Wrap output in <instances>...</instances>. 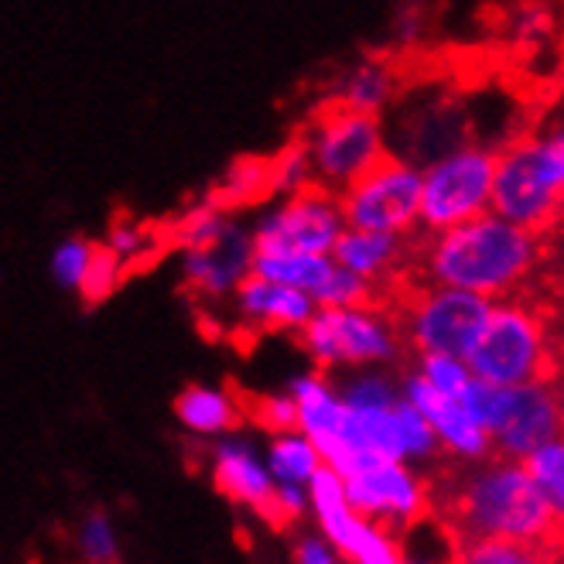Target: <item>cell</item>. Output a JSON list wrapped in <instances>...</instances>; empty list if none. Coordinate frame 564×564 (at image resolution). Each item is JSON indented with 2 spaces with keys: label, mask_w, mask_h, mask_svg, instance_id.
<instances>
[{
  "label": "cell",
  "mask_w": 564,
  "mask_h": 564,
  "mask_svg": "<svg viewBox=\"0 0 564 564\" xmlns=\"http://www.w3.org/2000/svg\"><path fill=\"white\" fill-rule=\"evenodd\" d=\"M427 500L455 544L507 541L564 557V523L527 476L523 462L500 455L458 462V469L427 482Z\"/></svg>",
  "instance_id": "6da1fadb"
},
{
  "label": "cell",
  "mask_w": 564,
  "mask_h": 564,
  "mask_svg": "<svg viewBox=\"0 0 564 564\" xmlns=\"http://www.w3.org/2000/svg\"><path fill=\"white\" fill-rule=\"evenodd\" d=\"M544 268L547 237L496 216L492 209L442 234H424L414 247L417 281L482 294L489 302L523 294Z\"/></svg>",
  "instance_id": "7a4b0ae2"
},
{
  "label": "cell",
  "mask_w": 564,
  "mask_h": 564,
  "mask_svg": "<svg viewBox=\"0 0 564 564\" xmlns=\"http://www.w3.org/2000/svg\"><path fill=\"white\" fill-rule=\"evenodd\" d=\"M492 213L551 237L564 219V110L496 148Z\"/></svg>",
  "instance_id": "3957f363"
},
{
  "label": "cell",
  "mask_w": 564,
  "mask_h": 564,
  "mask_svg": "<svg viewBox=\"0 0 564 564\" xmlns=\"http://www.w3.org/2000/svg\"><path fill=\"white\" fill-rule=\"evenodd\" d=\"M175 243L182 284L198 305H226L253 268L250 223H243L240 213L213 206L209 198L195 203L175 223Z\"/></svg>",
  "instance_id": "277c9868"
},
{
  "label": "cell",
  "mask_w": 564,
  "mask_h": 564,
  "mask_svg": "<svg viewBox=\"0 0 564 564\" xmlns=\"http://www.w3.org/2000/svg\"><path fill=\"white\" fill-rule=\"evenodd\" d=\"M466 362L473 377L486 383H538L557 377L561 349L547 315L538 305H530L523 294H517L492 302L482 336Z\"/></svg>",
  "instance_id": "5b68a950"
},
{
  "label": "cell",
  "mask_w": 564,
  "mask_h": 564,
  "mask_svg": "<svg viewBox=\"0 0 564 564\" xmlns=\"http://www.w3.org/2000/svg\"><path fill=\"white\" fill-rule=\"evenodd\" d=\"M297 346L318 370H362L397 367L408 356V343L390 305H349L315 308V315L297 332Z\"/></svg>",
  "instance_id": "8992f818"
},
{
  "label": "cell",
  "mask_w": 564,
  "mask_h": 564,
  "mask_svg": "<svg viewBox=\"0 0 564 564\" xmlns=\"http://www.w3.org/2000/svg\"><path fill=\"white\" fill-rule=\"evenodd\" d=\"M476 424L486 427L492 438V455L523 462L534 448L561 435V404L554 380L538 383H486L473 377L458 393Z\"/></svg>",
  "instance_id": "52a82bcc"
},
{
  "label": "cell",
  "mask_w": 564,
  "mask_h": 564,
  "mask_svg": "<svg viewBox=\"0 0 564 564\" xmlns=\"http://www.w3.org/2000/svg\"><path fill=\"white\" fill-rule=\"evenodd\" d=\"M297 141L308 154L312 182L336 195L390 154L383 117L343 107L336 99H325L308 113Z\"/></svg>",
  "instance_id": "ba28073f"
},
{
  "label": "cell",
  "mask_w": 564,
  "mask_h": 564,
  "mask_svg": "<svg viewBox=\"0 0 564 564\" xmlns=\"http://www.w3.org/2000/svg\"><path fill=\"white\" fill-rule=\"evenodd\" d=\"M408 352H445L466 359L479 343L492 302L448 284H431L411 278L390 302Z\"/></svg>",
  "instance_id": "9c48e42d"
},
{
  "label": "cell",
  "mask_w": 564,
  "mask_h": 564,
  "mask_svg": "<svg viewBox=\"0 0 564 564\" xmlns=\"http://www.w3.org/2000/svg\"><path fill=\"white\" fill-rule=\"evenodd\" d=\"M496 148L466 141L421 169V219L417 237L442 234L492 209Z\"/></svg>",
  "instance_id": "30bf717a"
},
{
  "label": "cell",
  "mask_w": 564,
  "mask_h": 564,
  "mask_svg": "<svg viewBox=\"0 0 564 564\" xmlns=\"http://www.w3.org/2000/svg\"><path fill=\"white\" fill-rule=\"evenodd\" d=\"M343 229L346 216L339 206V195L322 185H305L263 203L250 223V237L253 250L332 253Z\"/></svg>",
  "instance_id": "8fae6325"
},
{
  "label": "cell",
  "mask_w": 564,
  "mask_h": 564,
  "mask_svg": "<svg viewBox=\"0 0 564 564\" xmlns=\"http://www.w3.org/2000/svg\"><path fill=\"white\" fill-rule=\"evenodd\" d=\"M346 226L377 234L417 237L421 219V169L401 154H387L367 175L339 192Z\"/></svg>",
  "instance_id": "7c38bea8"
},
{
  "label": "cell",
  "mask_w": 564,
  "mask_h": 564,
  "mask_svg": "<svg viewBox=\"0 0 564 564\" xmlns=\"http://www.w3.org/2000/svg\"><path fill=\"white\" fill-rule=\"evenodd\" d=\"M349 507L367 520L387 530L390 538H401L411 523L431 513L427 482L414 476L404 462L373 458L362 469L343 479Z\"/></svg>",
  "instance_id": "4fadbf2b"
},
{
  "label": "cell",
  "mask_w": 564,
  "mask_h": 564,
  "mask_svg": "<svg viewBox=\"0 0 564 564\" xmlns=\"http://www.w3.org/2000/svg\"><path fill=\"white\" fill-rule=\"evenodd\" d=\"M414 247L417 237H397V234H377V229L346 226L336 247H332V260L339 268L367 278L373 288H380V294L390 305L397 291L414 278Z\"/></svg>",
  "instance_id": "5bb4252c"
},
{
  "label": "cell",
  "mask_w": 564,
  "mask_h": 564,
  "mask_svg": "<svg viewBox=\"0 0 564 564\" xmlns=\"http://www.w3.org/2000/svg\"><path fill=\"white\" fill-rule=\"evenodd\" d=\"M401 397L427 417L442 452L452 462H479V458L492 455V438L486 435V427L476 424V417L462 408L458 397L438 393L435 387H427L414 370L401 373Z\"/></svg>",
  "instance_id": "9a60e30c"
},
{
  "label": "cell",
  "mask_w": 564,
  "mask_h": 564,
  "mask_svg": "<svg viewBox=\"0 0 564 564\" xmlns=\"http://www.w3.org/2000/svg\"><path fill=\"white\" fill-rule=\"evenodd\" d=\"M466 141H473L466 130V110L448 96H435L431 104L414 110L401 107V127H397V138L390 141V151L424 169L427 161L455 151Z\"/></svg>",
  "instance_id": "2e32d148"
},
{
  "label": "cell",
  "mask_w": 564,
  "mask_h": 564,
  "mask_svg": "<svg viewBox=\"0 0 564 564\" xmlns=\"http://www.w3.org/2000/svg\"><path fill=\"white\" fill-rule=\"evenodd\" d=\"M226 308L234 312L240 328H257V332H302L305 322L315 315V302L305 291L284 288L278 281H268L260 274H247L234 297L226 302Z\"/></svg>",
  "instance_id": "e0dca14e"
},
{
  "label": "cell",
  "mask_w": 564,
  "mask_h": 564,
  "mask_svg": "<svg viewBox=\"0 0 564 564\" xmlns=\"http://www.w3.org/2000/svg\"><path fill=\"white\" fill-rule=\"evenodd\" d=\"M291 401L297 411V431L318 448L322 462H328L339 452V431H343V417H346V404L332 383V377L325 370H312L291 380Z\"/></svg>",
  "instance_id": "ac0fdd59"
},
{
  "label": "cell",
  "mask_w": 564,
  "mask_h": 564,
  "mask_svg": "<svg viewBox=\"0 0 564 564\" xmlns=\"http://www.w3.org/2000/svg\"><path fill=\"white\" fill-rule=\"evenodd\" d=\"M308 492H312V507L318 513V523L325 530L328 544L336 547L346 561H352L356 557V547H359V538H362V530H367V520H362L349 507L343 476L322 462V466L308 479Z\"/></svg>",
  "instance_id": "d6986e66"
},
{
  "label": "cell",
  "mask_w": 564,
  "mask_h": 564,
  "mask_svg": "<svg viewBox=\"0 0 564 564\" xmlns=\"http://www.w3.org/2000/svg\"><path fill=\"white\" fill-rule=\"evenodd\" d=\"M213 482L216 489L240 507H260L274 489V476L253 455L247 442H219L213 448Z\"/></svg>",
  "instance_id": "ffe728a7"
},
{
  "label": "cell",
  "mask_w": 564,
  "mask_h": 564,
  "mask_svg": "<svg viewBox=\"0 0 564 564\" xmlns=\"http://www.w3.org/2000/svg\"><path fill=\"white\" fill-rule=\"evenodd\" d=\"M178 424L192 435H226L243 424V408L240 393L223 390V387H206V383H188L172 404Z\"/></svg>",
  "instance_id": "44dd1931"
},
{
  "label": "cell",
  "mask_w": 564,
  "mask_h": 564,
  "mask_svg": "<svg viewBox=\"0 0 564 564\" xmlns=\"http://www.w3.org/2000/svg\"><path fill=\"white\" fill-rule=\"evenodd\" d=\"M397 96H401V76H397L393 65L383 58L356 62L328 93V99H336V104L362 110V113H377V117H383V110L397 104Z\"/></svg>",
  "instance_id": "7402d4cb"
},
{
  "label": "cell",
  "mask_w": 564,
  "mask_h": 564,
  "mask_svg": "<svg viewBox=\"0 0 564 564\" xmlns=\"http://www.w3.org/2000/svg\"><path fill=\"white\" fill-rule=\"evenodd\" d=\"M336 268L332 253H305V250H253V274L278 281L284 288L305 291L315 302V291Z\"/></svg>",
  "instance_id": "603a6c76"
},
{
  "label": "cell",
  "mask_w": 564,
  "mask_h": 564,
  "mask_svg": "<svg viewBox=\"0 0 564 564\" xmlns=\"http://www.w3.org/2000/svg\"><path fill=\"white\" fill-rule=\"evenodd\" d=\"M213 206L243 213L253 206H263L274 198V178H271V154L268 158H240L229 164V172L216 182V188L206 195Z\"/></svg>",
  "instance_id": "cb8c5ba5"
},
{
  "label": "cell",
  "mask_w": 564,
  "mask_h": 564,
  "mask_svg": "<svg viewBox=\"0 0 564 564\" xmlns=\"http://www.w3.org/2000/svg\"><path fill=\"white\" fill-rule=\"evenodd\" d=\"M318 466H322V455L302 435V431H284V435H274V442L268 448V473L278 482L308 486V479Z\"/></svg>",
  "instance_id": "d4e9b609"
},
{
  "label": "cell",
  "mask_w": 564,
  "mask_h": 564,
  "mask_svg": "<svg viewBox=\"0 0 564 564\" xmlns=\"http://www.w3.org/2000/svg\"><path fill=\"white\" fill-rule=\"evenodd\" d=\"M346 408L370 411V408H390L401 401V377H393L390 367H362L349 370L343 383H336Z\"/></svg>",
  "instance_id": "484cf974"
},
{
  "label": "cell",
  "mask_w": 564,
  "mask_h": 564,
  "mask_svg": "<svg viewBox=\"0 0 564 564\" xmlns=\"http://www.w3.org/2000/svg\"><path fill=\"white\" fill-rule=\"evenodd\" d=\"M523 469L541 489V496L554 510V517L564 523V435H557V438H551L541 448L530 452L523 458Z\"/></svg>",
  "instance_id": "4316f807"
},
{
  "label": "cell",
  "mask_w": 564,
  "mask_h": 564,
  "mask_svg": "<svg viewBox=\"0 0 564 564\" xmlns=\"http://www.w3.org/2000/svg\"><path fill=\"white\" fill-rule=\"evenodd\" d=\"M452 564H564V557L507 541H469L455 547Z\"/></svg>",
  "instance_id": "83f0119b"
},
{
  "label": "cell",
  "mask_w": 564,
  "mask_h": 564,
  "mask_svg": "<svg viewBox=\"0 0 564 564\" xmlns=\"http://www.w3.org/2000/svg\"><path fill=\"white\" fill-rule=\"evenodd\" d=\"M373 302L387 305V297L380 294V288H373L367 278L339 268V263L332 268L325 284L315 291V305L318 308H349V305H373Z\"/></svg>",
  "instance_id": "f1b7e54d"
},
{
  "label": "cell",
  "mask_w": 564,
  "mask_h": 564,
  "mask_svg": "<svg viewBox=\"0 0 564 564\" xmlns=\"http://www.w3.org/2000/svg\"><path fill=\"white\" fill-rule=\"evenodd\" d=\"M93 253H96V240H89V237H65V240H58L55 250H52V257H48L52 281L58 288H65V291L79 294Z\"/></svg>",
  "instance_id": "f546056e"
},
{
  "label": "cell",
  "mask_w": 564,
  "mask_h": 564,
  "mask_svg": "<svg viewBox=\"0 0 564 564\" xmlns=\"http://www.w3.org/2000/svg\"><path fill=\"white\" fill-rule=\"evenodd\" d=\"M243 421L257 424L260 431L271 435H284V431H297V411L291 393H240Z\"/></svg>",
  "instance_id": "4dcf8cb0"
},
{
  "label": "cell",
  "mask_w": 564,
  "mask_h": 564,
  "mask_svg": "<svg viewBox=\"0 0 564 564\" xmlns=\"http://www.w3.org/2000/svg\"><path fill=\"white\" fill-rule=\"evenodd\" d=\"M427 387H435L445 397H458L466 390V383L473 380V370L466 359L458 356H445V352H421L414 356V367H411Z\"/></svg>",
  "instance_id": "1f68e13d"
},
{
  "label": "cell",
  "mask_w": 564,
  "mask_h": 564,
  "mask_svg": "<svg viewBox=\"0 0 564 564\" xmlns=\"http://www.w3.org/2000/svg\"><path fill=\"white\" fill-rule=\"evenodd\" d=\"M127 263L107 247V243H96V253L89 260V271H86V281H83V302L96 305V302H104V297H110L120 281L127 278Z\"/></svg>",
  "instance_id": "d6a6232c"
},
{
  "label": "cell",
  "mask_w": 564,
  "mask_h": 564,
  "mask_svg": "<svg viewBox=\"0 0 564 564\" xmlns=\"http://www.w3.org/2000/svg\"><path fill=\"white\" fill-rule=\"evenodd\" d=\"M271 178H274V195H288L305 185H315L312 169H308V154L297 138L288 141L278 154H271Z\"/></svg>",
  "instance_id": "836d02e7"
},
{
  "label": "cell",
  "mask_w": 564,
  "mask_h": 564,
  "mask_svg": "<svg viewBox=\"0 0 564 564\" xmlns=\"http://www.w3.org/2000/svg\"><path fill=\"white\" fill-rule=\"evenodd\" d=\"M263 523L271 530H288L297 517L305 513V492L302 486H291V482H278L271 489V496L253 510Z\"/></svg>",
  "instance_id": "e575fe53"
},
{
  "label": "cell",
  "mask_w": 564,
  "mask_h": 564,
  "mask_svg": "<svg viewBox=\"0 0 564 564\" xmlns=\"http://www.w3.org/2000/svg\"><path fill=\"white\" fill-rule=\"evenodd\" d=\"M79 547L89 564H120L113 523L104 513H89L79 530Z\"/></svg>",
  "instance_id": "d590c367"
},
{
  "label": "cell",
  "mask_w": 564,
  "mask_h": 564,
  "mask_svg": "<svg viewBox=\"0 0 564 564\" xmlns=\"http://www.w3.org/2000/svg\"><path fill=\"white\" fill-rule=\"evenodd\" d=\"M104 243L127 263V268H134L144 250H154V240L148 237V229L138 226V223H130V219H117L110 226V234H107Z\"/></svg>",
  "instance_id": "8d00e7d4"
},
{
  "label": "cell",
  "mask_w": 564,
  "mask_h": 564,
  "mask_svg": "<svg viewBox=\"0 0 564 564\" xmlns=\"http://www.w3.org/2000/svg\"><path fill=\"white\" fill-rule=\"evenodd\" d=\"M551 28H554V21H551L547 8H541V4H520L513 11V18H510V39L517 45H541V42H547Z\"/></svg>",
  "instance_id": "74e56055"
},
{
  "label": "cell",
  "mask_w": 564,
  "mask_h": 564,
  "mask_svg": "<svg viewBox=\"0 0 564 564\" xmlns=\"http://www.w3.org/2000/svg\"><path fill=\"white\" fill-rule=\"evenodd\" d=\"M352 561L356 564H404L397 541L387 534V530H380L377 523H367V530H362V538H359V547H356V557Z\"/></svg>",
  "instance_id": "f35d334b"
},
{
  "label": "cell",
  "mask_w": 564,
  "mask_h": 564,
  "mask_svg": "<svg viewBox=\"0 0 564 564\" xmlns=\"http://www.w3.org/2000/svg\"><path fill=\"white\" fill-rule=\"evenodd\" d=\"M294 557H297V564H336L332 551L322 541H315V538H305L302 544H297Z\"/></svg>",
  "instance_id": "ab89813d"
},
{
  "label": "cell",
  "mask_w": 564,
  "mask_h": 564,
  "mask_svg": "<svg viewBox=\"0 0 564 564\" xmlns=\"http://www.w3.org/2000/svg\"><path fill=\"white\" fill-rule=\"evenodd\" d=\"M547 260L557 263V274L564 281V219H561V226L554 229V234L547 237Z\"/></svg>",
  "instance_id": "60d3db41"
},
{
  "label": "cell",
  "mask_w": 564,
  "mask_h": 564,
  "mask_svg": "<svg viewBox=\"0 0 564 564\" xmlns=\"http://www.w3.org/2000/svg\"><path fill=\"white\" fill-rule=\"evenodd\" d=\"M554 387H557V404H561V435H564V359H561V367H557Z\"/></svg>",
  "instance_id": "b9f144b4"
},
{
  "label": "cell",
  "mask_w": 564,
  "mask_h": 564,
  "mask_svg": "<svg viewBox=\"0 0 564 564\" xmlns=\"http://www.w3.org/2000/svg\"><path fill=\"white\" fill-rule=\"evenodd\" d=\"M404 564H417V561H408V557H404Z\"/></svg>",
  "instance_id": "7bdbcfd3"
}]
</instances>
